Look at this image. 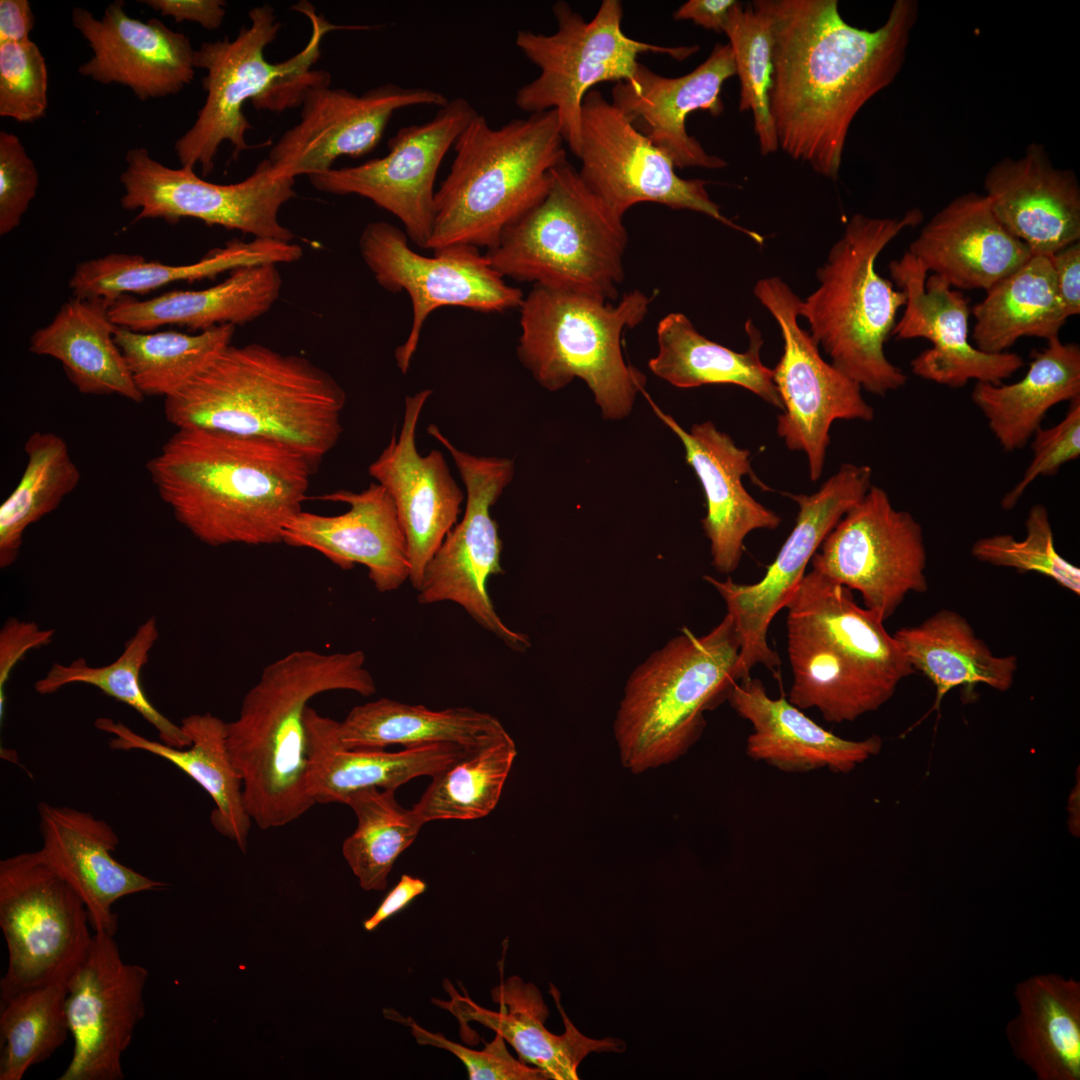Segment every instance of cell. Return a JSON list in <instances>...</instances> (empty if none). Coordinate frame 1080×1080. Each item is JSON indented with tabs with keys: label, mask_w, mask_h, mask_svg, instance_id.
<instances>
[{
	"label": "cell",
	"mask_w": 1080,
	"mask_h": 1080,
	"mask_svg": "<svg viewBox=\"0 0 1080 1080\" xmlns=\"http://www.w3.org/2000/svg\"><path fill=\"white\" fill-rule=\"evenodd\" d=\"M772 38L769 111L779 149L836 179L850 126L905 61L918 3L896 0L875 30L848 24L837 0H756Z\"/></svg>",
	"instance_id": "obj_1"
},
{
	"label": "cell",
	"mask_w": 1080,
	"mask_h": 1080,
	"mask_svg": "<svg viewBox=\"0 0 1080 1080\" xmlns=\"http://www.w3.org/2000/svg\"><path fill=\"white\" fill-rule=\"evenodd\" d=\"M146 467L175 519L213 547L282 543L315 470L284 443L207 428H177Z\"/></svg>",
	"instance_id": "obj_2"
},
{
	"label": "cell",
	"mask_w": 1080,
	"mask_h": 1080,
	"mask_svg": "<svg viewBox=\"0 0 1080 1080\" xmlns=\"http://www.w3.org/2000/svg\"><path fill=\"white\" fill-rule=\"evenodd\" d=\"M346 394L309 359L259 343L227 346L164 399L176 428H207L284 443L316 469L343 431Z\"/></svg>",
	"instance_id": "obj_3"
},
{
	"label": "cell",
	"mask_w": 1080,
	"mask_h": 1080,
	"mask_svg": "<svg viewBox=\"0 0 1080 1080\" xmlns=\"http://www.w3.org/2000/svg\"><path fill=\"white\" fill-rule=\"evenodd\" d=\"M360 650H294L264 667L226 723L227 747L243 780L247 811L263 830L285 826L315 803L306 790L304 713L324 692L370 696L376 684Z\"/></svg>",
	"instance_id": "obj_4"
},
{
	"label": "cell",
	"mask_w": 1080,
	"mask_h": 1080,
	"mask_svg": "<svg viewBox=\"0 0 1080 1080\" xmlns=\"http://www.w3.org/2000/svg\"><path fill=\"white\" fill-rule=\"evenodd\" d=\"M792 670L788 701L830 723L877 710L914 673L899 643L852 591L818 571L805 573L787 605Z\"/></svg>",
	"instance_id": "obj_5"
},
{
	"label": "cell",
	"mask_w": 1080,
	"mask_h": 1080,
	"mask_svg": "<svg viewBox=\"0 0 1080 1080\" xmlns=\"http://www.w3.org/2000/svg\"><path fill=\"white\" fill-rule=\"evenodd\" d=\"M556 110L492 128L477 114L453 146L449 174L435 193L427 249L493 248L503 231L538 205L551 170L566 156Z\"/></svg>",
	"instance_id": "obj_6"
},
{
	"label": "cell",
	"mask_w": 1080,
	"mask_h": 1080,
	"mask_svg": "<svg viewBox=\"0 0 1080 1080\" xmlns=\"http://www.w3.org/2000/svg\"><path fill=\"white\" fill-rule=\"evenodd\" d=\"M740 640L733 618L707 634L681 633L652 652L628 677L613 723L620 761L640 774L676 761L697 742L704 713L740 681Z\"/></svg>",
	"instance_id": "obj_7"
},
{
	"label": "cell",
	"mask_w": 1080,
	"mask_h": 1080,
	"mask_svg": "<svg viewBox=\"0 0 1080 1080\" xmlns=\"http://www.w3.org/2000/svg\"><path fill=\"white\" fill-rule=\"evenodd\" d=\"M922 219L917 208L893 218L853 215L817 269L818 288L799 303V317L831 364L872 394L884 396L907 382L884 353L906 294L881 277L875 263L891 240Z\"/></svg>",
	"instance_id": "obj_8"
},
{
	"label": "cell",
	"mask_w": 1080,
	"mask_h": 1080,
	"mask_svg": "<svg viewBox=\"0 0 1080 1080\" xmlns=\"http://www.w3.org/2000/svg\"><path fill=\"white\" fill-rule=\"evenodd\" d=\"M293 8L310 20L312 33L306 47L283 62L271 63L265 58L266 47L281 28L268 4L249 11L250 25L241 28L233 40L204 42L195 50V68L207 72L202 81L206 99L193 125L175 142L182 167L200 165L202 175L208 176L223 142L231 143L234 159L251 149L246 133L252 125L243 112L245 103L251 100L257 109L271 111L301 105L311 86L330 80L326 72L311 70L320 56L323 37L336 29H364L362 25L331 24L317 15L310 3L300 2Z\"/></svg>",
	"instance_id": "obj_9"
},
{
	"label": "cell",
	"mask_w": 1080,
	"mask_h": 1080,
	"mask_svg": "<svg viewBox=\"0 0 1080 1080\" xmlns=\"http://www.w3.org/2000/svg\"><path fill=\"white\" fill-rule=\"evenodd\" d=\"M627 242L623 219L565 158L551 170L544 199L485 255L503 277L611 302L624 279Z\"/></svg>",
	"instance_id": "obj_10"
},
{
	"label": "cell",
	"mask_w": 1080,
	"mask_h": 1080,
	"mask_svg": "<svg viewBox=\"0 0 1080 1080\" xmlns=\"http://www.w3.org/2000/svg\"><path fill=\"white\" fill-rule=\"evenodd\" d=\"M651 300L640 290L613 304L534 286L519 307L518 358L545 389L557 391L580 378L604 418H624L646 379L625 363L621 336L643 321Z\"/></svg>",
	"instance_id": "obj_11"
},
{
	"label": "cell",
	"mask_w": 1080,
	"mask_h": 1080,
	"mask_svg": "<svg viewBox=\"0 0 1080 1080\" xmlns=\"http://www.w3.org/2000/svg\"><path fill=\"white\" fill-rule=\"evenodd\" d=\"M557 22L553 34L519 30L515 44L539 69V76L520 87L516 106L527 113L556 110L561 135L579 156L582 102L591 88L604 81L633 82L643 53L666 54L683 60L697 46L669 47L637 41L621 28L623 7L618 0L602 1L586 21L564 1L552 6Z\"/></svg>",
	"instance_id": "obj_12"
},
{
	"label": "cell",
	"mask_w": 1080,
	"mask_h": 1080,
	"mask_svg": "<svg viewBox=\"0 0 1080 1080\" xmlns=\"http://www.w3.org/2000/svg\"><path fill=\"white\" fill-rule=\"evenodd\" d=\"M87 909L40 850L0 861V927L8 966L0 1004L18 992L68 982L86 958L94 932Z\"/></svg>",
	"instance_id": "obj_13"
},
{
	"label": "cell",
	"mask_w": 1080,
	"mask_h": 1080,
	"mask_svg": "<svg viewBox=\"0 0 1080 1080\" xmlns=\"http://www.w3.org/2000/svg\"><path fill=\"white\" fill-rule=\"evenodd\" d=\"M427 432L450 453L465 485L466 506L463 519L449 531L426 565L417 601L423 605L453 602L509 649L525 652L531 646L529 637L502 621L487 589L492 575L504 573L503 542L490 508L512 481L514 461L462 451L434 424L428 426Z\"/></svg>",
	"instance_id": "obj_14"
},
{
	"label": "cell",
	"mask_w": 1080,
	"mask_h": 1080,
	"mask_svg": "<svg viewBox=\"0 0 1080 1080\" xmlns=\"http://www.w3.org/2000/svg\"><path fill=\"white\" fill-rule=\"evenodd\" d=\"M871 477L870 466L845 463L815 493L789 494L799 507L795 525L760 581L741 584L731 577L722 581L703 577L722 597L727 614L733 618L740 640V681L751 677L756 665L777 671L781 661L767 642L769 626L796 591L828 533L867 493Z\"/></svg>",
	"instance_id": "obj_15"
},
{
	"label": "cell",
	"mask_w": 1080,
	"mask_h": 1080,
	"mask_svg": "<svg viewBox=\"0 0 1080 1080\" xmlns=\"http://www.w3.org/2000/svg\"><path fill=\"white\" fill-rule=\"evenodd\" d=\"M404 231L384 221L367 224L359 239L363 261L377 283L396 293L406 291L412 304V324L406 341L396 348L400 371L407 373L429 314L444 306L478 312L519 308L522 291L509 285L486 255L470 245H451L421 255L409 246Z\"/></svg>",
	"instance_id": "obj_16"
},
{
	"label": "cell",
	"mask_w": 1080,
	"mask_h": 1080,
	"mask_svg": "<svg viewBox=\"0 0 1080 1080\" xmlns=\"http://www.w3.org/2000/svg\"><path fill=\"white\" fill-rule=\"evenodd\" d=\"M754 295L776 320L783 338V354L773 371V382L783 409L777 434L788 449L803 451L809 476L823 472L830 427L835 420L871 421L874 410L861 386L820 355L818 345L798 322L800 298L780 277L757 281Z\"/></svg>",
	"instance_id": "obj_17"
},
{
	"label": "cell",
	"mask_w": 1080,
	"mask_h": 1080,
	"mask_svg": "<svg viewBox=\"0 0 1080 1080\" xmlns=\"http://www.w3.org/2000/svg\"><path fill=\"white\" fill-rule=\"evenodd\" d=\"M125 161L121 205L140 209L134 221L161 218L174 224L194 218L255 238L291 242L294 237L278 215L295 196V178L277 174L268 158L244 180L226 185L208 182L190 167L169 168L144 147L130 149Z\"/></svg>",
	"instance_id": "obj_18"
},
{
	"label": "cell",
	"mask_w": 1080,
	"mask_h": 1080,
	"mask_svg": "<svg viewBox=\"0 0 1080 1080\" xmlns=\"http://www.w3.org/2000/svg\"><path fill=\"white\" fill-rule=\"evenodd\" d=\"M578 158L583 183L622 219L632 206L653 202L705 214L763 243L761 235L721 214L710 199L707 181L679 177L673 161L595 89L582 102Z\"/></svg>",
	"instance_id": "obj_19"
},
{
	"label": "cell",
	"mask_w": 1080,
	"mask_h": 1080,
	"mask_svg": "<svg viewBox=\"0 0 1080 1080\" xmlns=\"http://www.w3.org/2000/svg\"><path fill=\"white\" fill-rule=\"evenodd\" d=\"M819 548L812 569L860 592L865 608L883 621L907 594L928 589L922 526L908 511L897 510L878 486H870Z\"/></svg>",
	"instance_id": "obj_20"
},
{
	"label": "cell",
	"mask_w": 1080,
	"mask_h": 1080,
	"mask_svg": "<svg viewBox=\"0 0 1080 1080\" xmlns=\"http://www.w3.org/2000/svg\"><path fill=\"white\" fill-rule=\"evenodd\" d=\"M462 97L449 100L428 122L401 128L388 153L357 166L309 176L318 191L359 195L398 218L407 237L427 249L435 218L434 184L455 141L477 115Z\"/></svg>",
	"instance_id": "obj_21"
},
{
	"label": "cell",
	"mask_w": 1080,
	"mask_h": 1080,
	"mask_svg": "<svg viewBox=\"0 0 1080 1080\" xmlns=\"http://www.w3.org/2000/svg\"><path fill=\"white\" fill-rule=\"evenodd\" d=\"M148 970L125 962L114 936L94 932L68 982L66 1013L73 1053L59 1080H122V1055L145 1015Z\"/></svg>",
	"instance_id": "obj_22"
},
{
	"label": "cell",
	"mask_w": 1080,
	"mask_h": 1080,
	"mask_svg": "<svg viewBox=\"0 0 1080 1080\" xmlns=\"http://www.w3.org/2000/svg\"><path fill=\"white\" fill-rule=\"evenodd\" d=\"M330 80L311 86L302 99L300 121L279 138L268 160L281 176H312L332 169L342 156L362 157L382 139L400 109L449 100L440 92L387 83L356 95L330 88Z\"/></svg>",
	"instance_id": "obj_23"
},
{
	"label": "cell",
	"mask_w": 1080,
	"mask_h": 1080,
	"mask_svg": "<svg viewBox=\"0 0 1080 1080\" xmlns=\"http://www.w3.org/2000/svg\"><path fill=\"white\" fill-rule=\"evenodd\" d=\"M889 272L906 294L903 315L892 335L898 340L924 338L932 343L911 360L914 375L959 388L970 380L1001 384L1023 367L1017 353H985L969 342V298L951 289L939 275L926 279L928 272L908 251L890 262Z\"/></svg>",
	"instance_id": "obj_24"
},
{
	"label": "cell",
	"mask_w": 1080,
	"mask_h": 1080,
	"mask_svg": "<svg viewBox=\"0 0 1080 1080\" xmlns=\"http://www.w3.org/2000/svg\"><path fill=\"white\" fill-rule=\"evenodd\" d=\"M431 389L406 396L398 436L372 462L368 473L392 498L403 530L410 563L409 581L417 591L426 565L457 523L464 494L451 475L442 452L421 455L416 427Z\"/></svg>",
	"instance_id": "obj_25"
},
{
	"label": "cell",
	"mask_w": 1080,
	"mask_h": 1080,
	"mask_svg": "<svg viewBox=\"0 0 1080 1080\" xmlns=\"http://www.w3.org/2000/svg\"><path fill=\"white\" fill-rule=\"evenodd\" d=\"M72 23L93 52L78 68L82 76L126 86L142 101L177 94L194 78L189 37L157 18L130 17L122 0L108 4L100 19L75 7Z\"/></svg>",
	"instance_id": "obj_26"
},
{
	"label": "cell",
	"mask_w": 1080,
	"mask_h": 1080,
	"mask_svg": "<svg viewBox=\"0 0 1080 1080\" xmlns=\"http://www.w3.org/2000/svg\"><path fill=\"white\" fill-rule=\"evenodd\" d=\"M318 499L345 503L349 509L334 516L300 511L284 527L282 543L315 550L341 569L365 566L380 593L395 591L409 580L406 539L382 485L370 483L359 493L337 490Z\"/></svg>",
	"instance_id": "obj_27"
},
{
	"label": "cell",
	"mask_w": 1080,
	"mask_h": 1080,
	"mask_svg": "<svg viewBox=\"0 0 1080 1080\" xmlns=\"http://www.w3.org/2000/svg\"><path fill=\"white\" fill-rule=\"evenodd\" d=\"M735 74L730 45L717 43L703 63L683 76H661L640 63L633 82L613 86L611 102L675 167L719 169L727 162L707 153L688 134L686 118L696 110L719 116L724 109L722 86Z\"/></svg>",
	"instance_id": "obj_28"
},
{
	"label": "cell",
	"mask_w": 1080,
	"mask_h": 1080,
	"mask_svg": "<svg viewBox=\"0 0 1080 1080\" xmlns=\"http://www.w3.org/2000/svg\"><path fill=\"white\" fill-rule=\"evenodd\" d=\"M651 405L682 442L687 464L701 482L707 511L702 526L710 541L712 565L716 571L729 574L740 563L746 536L757 529L774 530L782 519L755 500L744 487V475H750L763 487L751 469L747 449L738 447L711 421L694 424L686 431L672 416L653 402Z\"/></svg>",
	"instance_id": "obj_29"
},
{
	"label": "cell",
	"mask_w": 1080,
	"mask_h": 1080,
	"mask_svg": "<svg viewBox=\"0 0 1080 1080\" xmlns=\"http://www.w3.org/2000/svg\"><path fill=\"white\" fill-rule=\"evenodd\" d=\"M38 812L42 857L82 900L94 932L115 936L118 918L112 906L116 901L166 886L112 856L119 838L106 821L45 802L39 803Z\"/></svg>",
	"instance_id": "obj_30"
},
{
	"label": "cell",
	"mask_w": 1080,
	"mask_h": 1080,
	"mask_svg": "<svg viewBox=\"0 0 1080 1080\" xmlns=\"http://www.w3.org/2000/svg\"><path fill=\"white\" fill-rule=\"evenodd\" d=\"M984 189L996 218L1032 254L1049 257L1080 241L1079 182L1072 171L1053 165L1042 144L992 165Z\"/></svg>",
	"instance_id": "obj_31"
},
{
	"label": "cell",
	"mask_w": 1080,
	"mask_h": 1080,
	"mask_svg": "<svg viewBox=\"0 0 1080 1080\" xmlns=\"http://www.w3.org/2000/svg\"><path fill=\"white\" fill-rule=\"evenodd\" d=\"M907 251L951 287L985 291L1033 255L999 222L988 198L975 192L941 208Z\"/></svg>",
	"instance_id": "obj_32"
},
{
	"label": "cell",
	"mask_w": 1080,
	"mask_h": 1080,
	"mask_svg": "<svg viewBox=\"0 0 1080 1080\" xmlns=\"http://www.w3.org/2000/svg\"><path fill=\"white\" fill-rule=\"evenodd\" d=\"M557 1009L565 1026L564 1033L550 1032L545 1021L549 1011L538 988L512 976L494 987L492 1000L497 1011L477 1005L468 995L450 993L451 1001H436L451 1011L460 1021H476L500 1034L524 1063L542 1070L548 1079L577 1080L578 1066L590 1053L625 1050V1042L611 1037L592 1039L582 1034L571 1022L560 1004V993L550 984Z\"/></svg>",
	"instance_id": "obj_33"
},
{
	"label": "cell",
	"mask_w": 1080,
	"mask_h": 1080,
	"mask_svg": "<svg viewBox=\"0 0 1080 1080\" xmlns=\"http://www.w3.org/2000/svg\"><path fill=\"white\" fill-rule=\"evenodd\" d=\"M727 701L752 725L746 754L784 772L826 768L836 773H848L877 755L882 748V739L878 735L859 741L835 735L785 698H771L756 678L735 683Z\"/></svg>",
	"instance_id": "obj_34"
},
{
	"label": "cell",
	"mask_w": 1080,
	"mask_h": 1080,
	"mask_svg": "<svg viewBox=\"0 0 1080 1080\" xmlns=\"http://www.w3.org/2000/svg\"><path fill=\"white\" fill-rule=\"evenodd\" d=\"M307 738L306 790L314 803H341L368 788L394 790L419 776L443 772L468 750L453 744L384 749H348L338 738L339 722L311 707L304 713Z\"/></svg>",
	"instance_id": "obj_35"
},
{
	"label": "cell",
	"mask_w": 1080,
	"mask_h": 1080,
	"mask_svg": "<svg viewBox=\"0 0 1080 1080\" xmlns=\"http://www.w3.org/2000/svg\"><path fill=\"white\" fill-rule=\"evenodd\" d=\"M281 287L276 264L245 266L206 289L174 290L143 301L120 296L111 303L108 313L117 326L137 332H149L163 325L202 332L257 319L270 310Z\"/></svg>",
	"instance_id": "obj_36"
},
{
	"label": "cell",
	"mask_w": 1080,
	"mask_h": 1080,
	"mask_svg": "<svg viewBox=\"0 0 1080 1080\" xmlns=\"http://www.w3.org/2000/svg\"><path fill=\"white\" fill-rule=\"evenodd\" d=\"M226 723L208 712L183 718L180 726L191 740L187 749L149 740L110 718H98L94 724L114 736L109 742L111 749L152 753L191 777L216 805L211 813L214 828L245 852L252 819L244 800L242 777L227 747Z\"/></svg>",
	"instance_id": "obj_37"
},
{
	"label": "cell",
	"mask_w": 1080,
	"mask_h": 1080,
	"mask_svg": "<svg viewBox=\"0 0 1080 1080\" xmlns=\"http://www.w3.org/2000/svg\"><path fill=\"white\" fill-rule=\"evenodd\" d=\"M303 254L298 244L254 238L231 240L191 264L168 265L140 255L111 253L79 263L69 281L74 297L112 303L126 293L145 294L176 281L213 279L226 271L263 264L292 263Z\"/></svg>",
	"instance_id": "obj_38"
},
{
	"label": "cell",
	"mask_w": 1080,
	"mask_h": 1080,
	"mask_svg": "<svg viewBox=\"0 0 1080 1080\" xmlns=\"http://www.w3.org/2000/svg\"><path fill=\"white\" fill-rule=\"evenodd\" d=\"M1006 1026L1014 1056L1039 1080L1080 1079V983L1055 973L1017 984Z\"/></svg>",
	"instance_id": "obj_39"
},
{
	"label": "cell",
	"mask_w": 1080,
	"mask_h": 1080,
	"mask_svg": "<svg viewBox=\"0 0 1080 1080\" xmlns=\"http://www.w3.org/2000/svg\"><path fill=\"white\" fill-rule=\"evenodd\" d=\"M110 305L100 298L70 299L51 323L33 333L29 350L60 361L80 393L116 394L140 403L144 395L136 387L115 342L118 326L109 317Z\"/></svg>",
	"instance_id": "obj_40"
},
{
	"label": "cell",
	"mask_w": 1080,
	"mask_h": 1080,
	"mask_svg": "<svg viewBox=\"0 0 1080 1080\" xmlns=\"http://www.w3.org/2000/svg\"><path fill=\"white\" fill-rule=\"evenodd\" d=\"M1080 397V347L1059 337L1034 352L1022 379L1011 384L976 382L971 399L1006 452L1023 449L1047 412Z\"/></svg>",
	"instance_id": "obj_41"
},
{
	"label": "cell",
	"mask_w": 1080,
	"mask_h": 1080,
	"mask_svg": "<svg viewBox=\"0 0 1080 1080\" xmlns=\"http://www.w3.org/2000/svg\"><path fill=\"white\" fill-rule=\"evenodd\" d=\"M744 328L749 346L739 353L701 335L683 313H669L657 325L658 353L648 366L654 375L678 388L733 384L782 410L773 371L760 358L762 333L751 319Z\"/></svg>",
	"instance_id": "obj_42"
},
{
	"label": "cell",
	"mask_w": 1080,
	"mask_h": 1080,
	"mask_svg": "<svg viewBox=\"0 0 1080 1080\" xmlns=\"http://www.w3.org/2000/svg\"><path fill=\"white\" fill-rule=\"evenodd\" d=\"M893 636L914 671L921 672L935 687L930 711H939L945 695L956 687L972 692L976 685L984 684L1004 692L1013 684L1017 657L994 655L967 619L954 610L941 609Z\"/></svg>",
	"instance_id": "obj_43"
},
{
	"label": "cell",
	"mask_w": 1080,
	"mask_h": 1080,
	"mask_svg": "<svg viewBox=\"0 0 1080 1080\" xmlns=\"http://www.w3.org/2000/svg\"><path fill=\"white\" fill-rule=\"evenodd\" d=\"M506 733L501 722L487 712L470 707L431 710L389 698L353 707L338 725L339 741L348 749L453 744L472 751Z\"/></svg>",
	"instance_id": "obj_44"
},
{
	"label": "cell",
	"mask_w": 1080,
	"mask_h": 1080,
	"mask_svg": "<svg viewBox=\"0 0 1080 1080\" xmlns=\"http://www.w3.org/2000/svg\"><path fill=\"white\" fill-rule=\"evenodd\" d=\"M971 309L974 346L992 354L1007 352L1022 337H1059L1068 318L1049 257L1035 254L987 289Z\"/></svg>",
	"instance_id": "obj_45"
},
{
	"label": "cell",
	"mask_w": 1080,
	"mask_h": 1080,
	"mask_svg": "<svg viewBox=\"0 0 1080 1080\" xmlns=\"http://www.w3.org/2000/svg\"><path fill=\"white\" fill-rule=\"evenodd\" d=\"M27 463L19 483L0 506V568L18 558L23 534L31 524L54 511L80 481L65 440L35 431L26 440Z\"/></svg>",
	"instance_id": "obj_46"
},
{
	"label": "cell",
	"mask_w": 1080,
	"mask_h": 1080,
	"mask_svg": "<svg viewBox=\"0 0 1080 1080\" xmlns=\"http://www.w3.org/2000/svg\"><path fill=\"white\" fill-rule=\"evenodd\" d=\"M235 326L220 325L197 334L155 333L117 328L114 339L132 379L145 396L164 399L180 390L231 344Z\"/></svg>",
	"instance_id": "obj_47"
},
{
	"label": "cell",
	"mask_w": 1080,
	"mask_h": 1080,
	"mask_svg": "<svg viewBox=\"0 0 1080 1080\" xmlns=\"http://www.w3.org/2000/svg\"><path fill=\"white\" fill-rule=\"evenodd\" d=\"M158 637L157 620L152 616L139 625L112 663L94 667L89 666L84 658H77L69 664L53 663L45 676L35 682L34 689L38 694L48 695L75 683L94 686L139 713L157 730L162 743L187 748L191 745L190 738L181 726L154 707L141 684L142 669L148 663L149 653Z\"/></svg>",
	"instance_id": "obj_48"
},
{
	"label": "cell",
	"mask_w": 1080,
	"mask_h": 1080,
	"mask_svg": "<svg viewBox=\"0 0 1080 1080\" xmlns=\"http://www.w3.org/2000/svg\"><path fill=\"white\" fill-rule=\"evenodd\" d=\"M394 790L368 788L348 796L343 804L354 812L357 825L342 845V853L366 891L387 887L397 860L416 839L424 823L414 810L402 807Z\"/></svg>",
	"instance_id": "obj_49"
},
{
	"label": "cell",
	"mask_w": 1080,
	"mask_h": 1080,
	"mask_svg": "<svg viewBox=\"0 0 1080 1080\" xmlns=\"http://www.w3.org/2000/svg\"><path fill=\"white\" fill-rule=\"evenodd\" d=\"M516 755L515 742L508 733L467 752L452 766L432 777L412 809L424 824L435 820H474L489 815L498 804Z\"/></svg>",
	"instance_id": "obj_50"
},
{
	"label": "cell",
	"mask_w": 1080,
	"mask_h": 1080,
	"mask_svg": "<svg viewBox=\"0 0 1080 1080\" xmlns=\"http://www.w3.org/2000/svg\"><path fill=\"white\" fill-rule=\"evenodd\" d=\"M68 982L25 989L0 1004V1080H21L64 1044Z\"/></svg>",
	"instance_id": "obj_51"
},
{
	"label": "cell",
	"mask_w": 1080,
	"mask_h": 1080,
	"mask_svg": "<svg viewBox=\"0 0 1080 1080\" xmlns=\"http://www.w3.org/2000/svg\"><path fill=\"white\" fill-rule=\"evenodd\" d=\"M724 33L729 39L735 71L740 80L739 110H750L762 155L779 149L769 111L768 91L772 74V32L767 18L752 6L738 2Z\"/></svg>",
	"instance_id": "obj_52"
},
{
	"label": "cell",
	"mask_w": 1080,
	"mask_h": 1080,
	"mask_svg": "<svg viewBox=\"0 0 1080 1080\" xmlns=\"http://www.w3.org/2000/svg\"><path fill=\"white\" fill-rule=\"evenodd\" d=\"M1025 528V537L1020 540L1010 534L978 539L972 545V556L993 566L1041 574L1080 595V569L1057 551L1048 510L1043 504L1030 508Z\"/></svg>",
	"instance_id": "obj_53"
},
{
	"label": "cell",
	"mask_w": 1080,
	"mask_h": 1080,
	"mask_svg": "<svg viewBox=\"0 0 1080 1080\" xmlns=\"http://www.w3.org/2000/svg\"><path fill=\"white\" fill-rule=\"evenodd\" d=\"M48 73L31 40L0 44V116L31 123L45 117Z\"/></svg>",
	"instance_id": "obj_54"
},
{
	"label": "cell",
	"mask_w": 1080,
	"mask_h": 1080,
	"mask_svg": "<svg viewBox=\"0 0 1080 1080\" xmlns=\"http://www.w3.org/2000/svg\"><path fill=\"white\" fill-rule=\"evenodd\" d=\"M384 1014L387 1018L410 1027L412 1035L420 1045H430L453 1053L465 1064L470 1080L548 1079L539 1068L530 1067L520 1059H515L509 1053L506 1041L498 1033L491 1042L486 1043L483 1050L476 1051L448 1040L441 1033H432L419 1026L412 1018H404L392 1009H385Z\"/></svg>",
	"instance_id": "obj_55"
},
{
	"label": "cell",
	"mask_w": 1080,
	"mask_h": 1080,
	"mask_svg": "<svg viewBox=\"0 0 1080 1080\" xmlns=\"http://www.w3.org/2000/svg\"><path fill=\"white\" fill-rule=\"evenodd\" d=\"M1032 459L1022 478L1001 499V507L1013 509L1028 487L1040 476H1052L1080 456V397L1072 400L1064 418L1050 428H1038L1030 439Z\"/></svg>",
	"instance_id": "obj_56"
},
{
	"label": "cell",
	"mask_w": 1080,
	"mask_h": 1080,
	"mask_svg": "<svg viewBox=\"0 0 1080 1080\" xmlns=\"http://www.w3.org/2000/svg\"><path fill=\"white\" fill-rule=\"evenodd\" d=\"M38 187V172L20 139L0 132V234L21 222Z\"/></svg>",
	"instance_id": "obj_57"
},
{
	"label": "cell",
	"mask_w": 1080,
	"mask_h": 1080,
	"mask_svg": "<svg viewBox=\"0 0 1080 1080\" xmlns=\"http://www.w3.org/2000/svg\"><path fill=\"white\" fill-rule=\"evenodd\" d=\"M54 630L41 629L34 622L8 619L0 630V715L5 706V687L10 674L25 654L48 645Z\"/></svg>",
	"instance_id": "obj_58"
},
{
	"label": "cell",
	"mask_w": 1080,
	"mask_h": 1080,
	"mask_svg": "<svg viewBox=\"0 0 1080 1080\" xmlns=\"http://www.w3.org/2000/svg\"><path fill=\"white\" fill-rule=\"evenodd\" d=\"M1056 289L1069 317L1080 313V241L1072 243L1049 256Z\"/></svg>",
	"instance_id": "obj_59"
},
{
	"label": "cell",
	"mask_w": 1080,
	"mask_h": 1080,
	"mask_svg": "<svg viewBox=\"0 0 1080 1080\" xmlns=\"http://www.w3.org/2000/svg\"><path fill=\"white\" fill-rule=\"evenodd\" d=\"M163 16H171L177 23L191 21L208 30L218 29L226 14V2L222 0H142Z\"/></svg>",
	"instance_id": "obj_60"
},
{
	"label": "cell",
	"mask_w": 1080,
	"mask_h": 1080,
	"mask_svg": "<svg viewBox=\"0 0 1080 1080\" xmlns=\"http://www.w3.org/2000/svg\"><path fill=\"white\" fill-rule=\"evenodd\" d=\"M736 0H689L673 14L676 20H690L716 32H724Z\"/></svg>",
	"instance_id": "obj_61"
},
{
	"label": "cell",
	"mask_w": 1080,
	"mask_h": 1080,
	"mask_svg": "<svg viewBox=\"0 0 1080 1080\" xmlns=\"http://www.w3.org/2000/svg\"><path fill=\"white\" fill-rule=\"evenodd\" d=\"M425 890L426 883L423 880L403 874L399 882L383 899L375 913L364 921V929L366 931L374 930L383 921L405 908Z\"/></svg>",
	"instance_id": "obj_62"
},
{
	"label": "cell",
	"mask_w": 1080,
	"mask_h": 1080,
	"mask_svg": "<svg viewBox=\"0 0 1080 1080\" xmlns=\"http://www.w3.org/2000/svg\"><path fill=\"white\" fill-rule=\"evenodd\" d=\"M34 22L28 0H0V44L30 40Z\"/></svg>",
	"instance_id": "obj_63"
},
{
	"label": "cell",
	"mask_w": 1080,
	"mask_h": 1080,
	"mask_svg": "<svg viewBox=\"0 0 1080 1080\" xmlns=\"http://www.w3.org/2000/svg\"><path fill=\"white\" fill-rule=\"evenodd\" d=\"M1076 806H1079V782L1070 795L1068 806V811L1070 812V829L1074 835L1078 836L1079 833L1077 832L1076 827L1079 830V824L1076 822V818L1079 820V816L1076 815Z\"/></svg>",
	"instance_id": "obj_64"
}]
</instances>
